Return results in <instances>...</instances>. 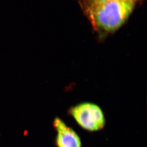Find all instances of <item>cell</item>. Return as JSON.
I'll use <instances>...</instances> for the list:
<instances>
[{"label":"cell","instance_id":"obj_1","mask_svg":"<svg viewBox=\"0 0 147 147\" xmlns=\"http://www.w3.org/2000/svg\"><path fill=\"white\" fill-rule=\"evenodd\" d=\"M136 2L124 0H86L87 12L94 25L112 32L119 28L134 9Z\"/></svg>","mask_w":147,"mask_h":147},{"label":"cell","instance_id":"obj_4","mask_svg":"<svg viewBox=\"0 0 147 147\" xmlns=\"http://www.w3.org/2000/svg\"><path fill=\"white\" fill-rule=\"evenodd\" d=\"M124 1H134V2H136L138 0H124Z\"/></svg>","mask_w":147,"mask_h":147},{"label":"cell","instance_id":"obj_2","mask_svg":"<svg viewBox=\"0 0 147 147\" xmlns=\"http://www.w3.org/2000/svg\"><path fill=\"white\" fill-rule=\"evenodd\" d=\"M69 115L82 129L94 132L102 130L105 125V115L98 105L83 102L70 107Z\"/></svg>","mask_w":147,"mask_h":147},{"label":"cell","instance_id":"obj_3","mask_svg":"<svg viewBox=\"0 0 147 147\" xmlns=\"http://www.w3.org/2000/svg\"><path fill=\"white\" fill-rule=\"evenodd\" d=\"M53 126L57 133L55 138L56 147H82L79 135L61 118L56 117Z\"/></svg>","mask_w":147,"mask_h":147}]
</instances>
